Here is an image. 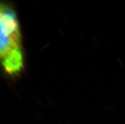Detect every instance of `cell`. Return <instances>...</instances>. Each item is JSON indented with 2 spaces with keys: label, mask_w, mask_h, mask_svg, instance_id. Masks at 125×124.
<instances>
[{
  "label": "cell",
  "mask_w": 125,
  "mask_h": 124,
  "mask_svg": "<svg viewBox=\"0 0 125 124\" xmlns=\"http://www.w3.org/2000/svg\"><path fill=\"white\" fill-rule=\"evenodd\" d=\"M0 62L10 75L23 68L22 35L17 17L8 5L0 3Z\"/></svg>",
  "instance_id": "obj_1"
}]
</instances>
